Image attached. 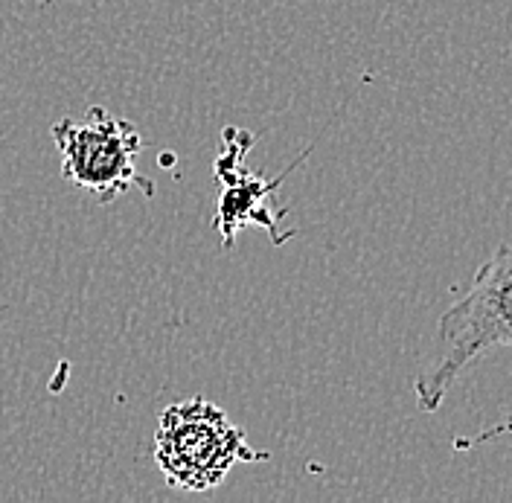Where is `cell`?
I'll use <instances>...</instances> for the list:
<instances>
[{"label": "cell", "instance_id": "1", "mask_svg": "<svg viewBox=\"0 0 512 503\" xmlns=\"http://www.w3.org/2000/svg\"><path fill=\"white\" fill-rule=\"evenodd\" d=\"M507 346H512V245H501L437 323V355L414 381L419 410L437 413L457 378L492 349Z\"/></svg>", "mask_w": 512, "mask_h": 503}, {"label": "cell", "instance_id": "2", "mask_svg": "<svg viewBox=\"0 0 512 503\" xmlns=\"http://www.w3.org/2000/svg\"><path fill=\"white\" fill-rule=\"evenodd\" d=\"M245 431L207 399H187L160 413L155 463L169 486L181 492H210L239 463H259Z\"/></svg>", "mask_w": 512, "mask_h": 503}, {"label": "cell", "instance_id": "3", "mask_svg": "<svg viewBox=\"0 0 512 503\" xmlns=\"http://www.w3.org/2000/svg\"><path fill=\"white\" fill-rule=\"evenodd\" d=\"M50 134L62 155L64 181L94 195L99 204L117 201L128 189H140L146 198L155 195L152 178H143L137 169L143 134L134 123L91 105L82 117L53 123Z\"/></svg>", "mask_w": 512, "mask_h": 503}, {"label": "cell", "instance_id": "4", "mask_svg": "<svg viewBox=\"0 0 512 503\" xmlns=\"http://www.w3.org/2000/svg\"><path fill=\"white\" fill-rule=\"evenodd\" d=\"M256 137L248 128L227 126L222 134V152L213 160V175L219 181V201H216V213H213V227L222 236V248L230 251L236 236L245 227H259L268 233L271 245L280 248L288 239H294L297 230L286 227L288 207L277 201V192L283 187L286 175L306 158L309 152H303L294 166H288L283 175L277 178H265L262 172L248 169V152L254 149Z\"/></svg>", "mask_w": 512, "mask_h": 503}]
</instances>
